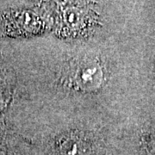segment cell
Segmentation results:
<instances>
[{"label": "cell", "mask_w": 155, "mask_h": 155, "mask_svg": "<svg viewBox=\"0 0 155 155\" xmlns=\"http://www.w3.org/2000/svg\"><path fill=\"white\" fill-rule=\"evenodd\" d=\"M76 82L85 91L98 89L104 79V72L98 61L88 60L82 62L76 72Z\"/></svg>", "instance_id": "obj_1"}, {"label": "cell", "mask_w": 155, "mask_h": 155, "mask_svg": "<svg viewBox=\"0 0 155 155\" xmlns=\"http://www.w3.org/2000/svg\"><path fill=\"white\" fill-rule=\"evenodd\" d=\"M61 155H90L91 146L83 136L75 134L64 135L59 142Z\"/></svg>", "instance_id": "obj_2"}, {"label": "cell", "mask_w": 155, "mask_h": 155, "mask_svg": "<svg viewBox=\"0 0 155 155\" xmlns=\"http://www.w3.org/2000/svg\"><path fill=\"white\" fill-rule=\"evenodd\" d=\"M5 104V97L2 94V92L0 91V110L3 109V107Z\"/></svg>", "instance_id": "obj_3"}]
</instances>
